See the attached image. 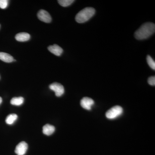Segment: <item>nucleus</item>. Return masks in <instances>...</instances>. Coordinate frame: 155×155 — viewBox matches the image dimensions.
Wrapping results in <instances>:
<instances>
[{
    "mask_svg": "<svg viewBox=\"0 0 155 155\" xmlns=\"http://www.w3.org/2000/svg\"><path fill=\"white\" fill-rule=\"evenodd\" d=\"M155 25L152 22H146L141 25L134 33V37L137 40H144L149 38L155 33Z\"/></svg>",
    "mask_w": 155,
    "mask_h": 155,
    "instance_id": "nucleus-1",
    "label": "nucleus"
},
{
    "mask_svg": "<svg viewBox=\"0 0 155 155\" xmlns=\"http://www.w3.org/2000/svg\"><path fill=\"white\" fill-rule=\"evenodd\" d=\"M95 13L92 8H86L78 12L75 17V20L78 23H84L89 20Z\"/></svg>",
    "mask_w": 155,
    "mask_h": 155,
    "instance_id": "nucleus-2",
    "label": "nucleus"
},
{
    "mask_svg": "<svg viewBox=\"0 0 155 155\" xmlns=\"http://www.w3.org/2000/svg\"><path fill=\"white\" fill-rule=\"evenodd\" d=\"M123 113V109L119 106H115L107 111L106 117L108 119H114L121 116Z\"/></svg>",
    "mask_w": 155,
    "mask_h": 155,
    "instance_id": "nucleus-3",
    "label": "nucleus"
},
{
    "mask_svg": "<svg viewBox=\"0 0 155 155\" xmlns=\"http://www.w3.org/2000/svg\"><path fill=\"white\" fill-rule=\"evenodd\" d=\"M49 88L51 90L54 92L57 97H61L64 93V86L61 84L54 82L50 84Z\"/></svg>",
    "mask_w": 155,
    "mask_h": 155,
    "instance_id": "nucleus-4",
    "label": "nucleus"
},
{
    "mask_svg": "<svg viewBox=\"0 0 155 155\" xmlns=\"http://www.w3.org/2000/svg\"><path fill=\"white\" fill-rule=\"evenodd\" d=\"M39 20L46 23H49L52 20L51 17L47 11L44 10H41L37 14Z\"/></svg>",
    "mask_w": 155,
    "mask_h": 155,
    "instance_id": "nucleus-5",
    "label": "nucleus"
},
{
    "mask_svg": "<svg viewBox=\"0 0 155 155\" xmlns=\"http://www.w3.org/2000/svg\"><path fill=\"white\" fill-rule=\"evenodd\" d=\"M28 148V145L24 141L21 142L17 145L15 150V152L17 155H24Z\"/></svg>",
    "mask_w": 155,
    "mask_h": 155,
    "instance_id": "nucleus-6",
    "label": "nucleus"
},
{
    "mask_svg": "<svg viewBox=\"0 0 155 155\" xmlns=\"http://www.w3.org/2000/svg\"><path fill=\"white\" fill-rule=\"evenodd\" d=\"M94 102L91 98L87 97H84L81 101L80 104L82 108L87 110H91L94 105Z\"/></svg>",
    "mask_w": 155,
    "mask_h": 155,
    "instance_id": "nucleus-7",
    "label": "nucleus"
},
{
    "mask_svg": "<svg viewBox=\"0 0 155 155\" xmlns=\"http://www.w3.org/2000/svg\"><path fill=\"white\" fill-rule=\"evenodd\" d=\"M48 50L51 53L57 56H60L63 52V50L61 47L57 45L49 46L48 47Z\"/></svg>",
    "mask_w": 155,
    "mask_h": 155,
    "instance_id": "nucleus-8",
    "label": "nucleus"
},
{
    "mask_svg": "<svg viewBox=\"0 0 155 155\" xmlns=\"http://www.w3.org/2000/svg\"><path fill=\"white\" fill-rule=\"evenodd\" d=\"M30 38V35L26 32H20L16 35L15 36V38L17 41L21 42L27 41Z\"/></svg>",
    "mask_w": 155,
    "mask_h": 155,
    "instance_id": "nucleus-9",
    "label": "nucleus"
},
{
    "mask_svg": "<svg viewBox=\"0 0 155 155\" xmlns=\"http://www.w3.org/2000/svg\"><path fill=\"white\" fill-rule=\"evenodd\" d=\"M55 130V128L53 125L46 124L43 127V133L45 135L50 136L52 134Z\"/></svg>",
    "mask_w": 155,
    "mask_h": 155,
    "instance_id": "nucleus-10",
    "label": "nucleus"
},
{
    "mask_svg": "<svg viewBox=\"0 0 155 155\" xmlns=\"http://www.w3.org/2000/svg\"><path fill=\"white\" fill-rule=\"evenodd\" d=\"M0 60L6 63H11L14 61V58L8 54L0 52Z\"/></svg>",
    "mask_w": 155,
    "mask_h": 155,
    "instance_id": "nucleus-11",
    "label": "nucleus"
},
{
    "mask_svg": "<svg viewBox=\"0 0 155 155\" xmlns=\"http://www.w3.org/2000/svg\"><path fill=\"white\" fill-rule=\"evenodd\" d=\"M24 99L22 97H14L11 101V104L13 105L20 106L24 102Z\"/></svg>",
    "mask_w": 155,
    "mask_h": 155,
    "instance_id": "nucleus-12",
    "label": "nucleus"
},
{
    "mask_svg": "<svg viewBox=\"0 0 155 155\" xmlns=\"http://www.w3.org/2000/svg\"><path fill=\"white\" fill-rule=\"evenodd\" d=\"M18 116L16 114H10L6 119V122L8 125H12L17 120Z\"/></svg>",
    "mask_w": 155,
    "mask_h": 155,
    "instance_id": "nucleus-13",
    "label": "nucleus"
},
{
    "mask_svg": "<svg viewBox=\"0 0 155 155\" xmlns=\"http://www.w3.org/2000/svg\"><path fill=\"white\" fill-rule=\"evenodd\" d=\"M74 2V1L73 0H59L58 1L59 4L61 6L64 7H67L70 5Z\"/></svg>",
    "mask_w": 155,
    "mask_h": 155,
    "instance_id": "nucleus-14",
    "label": "nucleus"
},
{
    "mask_svg": "<svg viewBox=\"0 0 155 155\" xmlns=\"http://www.w3.org/2000/svg\"><path fill=\"white\" fill-rule=\"evenodd\" d=\"M147 62L149 67L151 69L155 70V61L152 59V58L149 55L147 56Z\"/></svg>",
    "mask_w": 155,
    "mask_h": 155,
    "instance_id": "nucleus-15",
    "label": "nucleus"
},
{
    "mask_svg": "<svg viewBox=\"0 0 155 155\" xmlns=\"http://www.w3.org/2000/svg\"><path fill=\"white\" fill-rule=\"evenodd\" d=\"M8 4V1L7 0H0V8L2 9H5L7 8Z\"/></svg>",
    "mask_w": 155,
    "mask_h": 155,
    "instance_id": "nucleus-16",
    "label": "nucleus"
},
{
    "mask_svg": "<svg viewBox=\"0 0 155 155\" xmlns=\"http://www.w3.org/2000/svg\"><path fill=\"white\" fill-rule=\"evenodd\" d=\"M148 82L149 84L152 86H155V77L154 76H151L148 79Z\"/></svg>",
    "mask_w": 155,
    "mask_h": 155,
    "instance_id": "nucleus-17",
    "label": "nucleus"
},
{
    "mask_svg": "<svg viewBox=\"0 0 155 155\" xmlns=\"http://www.w3.org/2000/svg\"><path fill=\"white\" fill-rule=\"evenodd\" d=\"M2 98L0 97V104H2Z\"/></svg>",
    "mask_w": 155,
    "mask_h": 155,
    "instance_id": "nucleus-18",
    "label": "nucleus"
}]
</instances>
